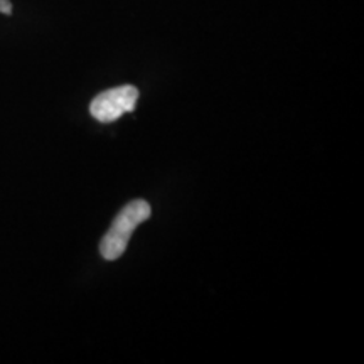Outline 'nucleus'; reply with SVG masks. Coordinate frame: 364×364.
Here are the masks:
<instances>
[{"mask_svg":"<svg viewBox=\"0 0 364 364\" xmlns=\"http://www.w3.org/2000/svg\"><path fill=\"white\" fill-rule=\"evenodd\" d=\"M150 213H152L150 204L144 199L132 201L118 213V216L113 220L112 228L107 231L102 243H100V253H102L105 260H117L124 255L136 226L147 221Z\"/></svg>","mask_w":364,"mask_h":364,"instance_id":"nucleus-1","label":"nucleus"},{"mask_svg":"<svg viewBox=\"0 0 364 364\" xmlns=\"http://www.w3.org/2000/svg\"><path fill=\"white\" fill-rule=\"evenodd\" d=\"M136 100H139V90L135 86H117L95 97L90 105V112L102 124H110L125 113L134 112Z\"/></svg>","mask_w":364,"mask_h":364,"instance_id":"nucleus-2","label":"nucleus"},{"mask_svg":"<svg viewBox=\"0 0 364 364\" xmlns=\"http://www.w3.org/2000/svg\"><path fill=\"white\" fill-rule=\"evenodd\" d=\"M0 12L2 14H12V4L11 0H0Z\"/></svg>","mask_w":364,"mask_h":364,"instance_id":"nucleus-3","label":"nucleus"}]
</instances>
